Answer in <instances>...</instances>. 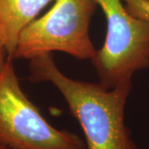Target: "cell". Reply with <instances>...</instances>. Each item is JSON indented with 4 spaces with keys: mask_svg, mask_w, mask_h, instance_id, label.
<instances>
[{
    "mask_svg": "<svg viewBox=\"0 0 149 149\" xmlns=\"http://www.w3.org/2000/svg\"><path fill=\"white\" fill-rule=\"evenodd\" d=\"M31 82H49L60 91L85 135L86 149H139L125 123L132 80L108 89L74 80L61 71L52 53L30 60Z\"/></svg>",
    "mask_w": 149,
    "mask_h": 149,
    "instance_id": "6da1fadb",
    "label": "cell"
},
{
    "mask_svg": "<svg viewBox=\"0 0 149 149\" xmlns=\"http://www.w3.org/2000/svg\"><path fill=\"white\" fill-rule=\"evenodd\" d=\"M95 0H56L42 17L32 21L19 37L13 59L31 60L61 52L80 60H92L96 50L90 37Z\"/></svg>",
    "mask_w": 149,
    "mask_h": 149,
    "instance_id": "7a4b0ae2",
    "label": "cell"
},
{
    "mask_svg": "<svg viewBox=\"0 0 149 149\" xmlns=\"http://www.w3.org/2000/svg\"><path fill=\"white\" fill-rule=\"evenodd\" d=\"M13 60L0 74V144L8 149H86L79 135L43 117L22 91Z\"/></svg>",
    "mask_w": 149,
    "mask_h": 149,
    "instance_id": "3957f363",
    "label": "cell"
},
{
    "mask_svg": "<svg viewBox=\"0 0 149 149\" xmlns=\"http://www.w3.org/2000/svg\"><path fill=\"white\" fill-rule=\"evenodd\" d=\"M107 22L104 43L91 60L100 84L111 89L149 67V22L133 16L123 0H95Z\"/></svg>",
    "mask_w": 149,
    "mask_h": 149,
    "instance_id": "277c9868",
    "label": "cell"
},
{
    "mask_svg": "<svg viewBox=\"0 0 149 149\" xmlns=\"http://www.w3.org/2000/svg\"><path fill=\"white\" fill-rule=\"evenodd\" d=\"M53 1L0 0V27L12 58L22 32Z\"/></svg>",
    "mask_w": 149,
    "mask_h": 149,
    "instance_id": "5b68a950",
    "label": "cell"
},
{
    "mask_svg": "<svg viewBox=\"0 0 149 149\" xmlns=\"http://www.w3.org/2000/svg\"><path fill=\"white\" fill-rule=\"evenodd\" d=\"M123 2L133 16L149 22V0H123Z\"/></svg>",
    "mask_w": 149,
    "mask_h": 149,
    "instance_id": "8992f818",
    "label": "cell"
},
{
    "mask_svg": "<svg viewBox=\"0 0 149 149\" xmlns=\"http://www.w3.org/2000/svg\"><path fill=\"white\" fill-rule=\"evenodd\" d=\"M12 58L7 47L5 39L0 27V74L3 71L8 60ZM13 59V58H12Z\"/></svg>",
    "mask_w": 149,
    "mask_h": 149,
    "instance_id": "52a82bcc",
    "label": "cell"
},
{
    "mask_svg": "<svg viewBox=\"0 0 149 149\" xmlns=\"http://www.w3.org/2000/svg\"><path fill=\"white\" fill-rule=\"evenodd\" d=\"M0 149H8V148H6L5 147H3V146H2V145L0 144Z\"/></svg>",
    "mask_w": 149,
    "mask_h": 149,
    "instance_id": "ba28073f",
    "label": "cell"
}]
</instances>
